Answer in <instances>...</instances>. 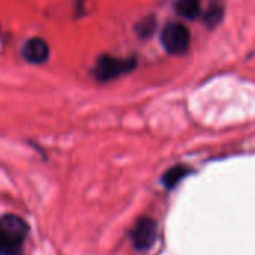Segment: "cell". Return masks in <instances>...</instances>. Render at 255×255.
Listing matches in <instances>:
<instances>
[{"label":"cell","instance_id":"6da1fadb","mask_svg":"<svg viewBox=\"0 0 255 255\" xmlns=\"http://www.w3.org/2000/svg\"><path fill=\"white\" fill-rule=\"evenodd\" d=\"M29 234L27 222L15 215L0 218V255H21Z\"/></svg>","mask_w":255,"mask_h":255},{"label":"cell","instance_id":"7a4b0ae2","mask_svg":"<svg viewBox=\"0 0 255 255\" xmlns=\"http://www.w3.org/2000/svg\"><path fill=\"white\" fill-rule=\"evenodd\" d=\"M161 44L170 54L179 56L186 53L191 44V35L188 27L177 21L165 24V27L161 32Z\"/></svg>","mask_w":255,"mask_h":255},{"label":"cell","instance_id":"3957f363","mask_svg":"<svg viewBox=\"0 0 255 255\" xmlns=\"http://www.w3.org/2000/svg\"><path fill=\"white\" fill-rule=\"evenodd\" d=\"M135 57L117 59L113 56H101L93 68V75L99 81H110L132 71L135 68Z\"/></svg>","mask_w":255,"mask_h":255},{"label":"cell","instance_id":"277c9868","mask_svg":"<svg viewBox=\"0 0 255 255\" xmlns=\"http://www.w3.org/2000/svg\"><path fill=\"white\" fill-rule=\"evenodd\" d=\"M156 234H158V225H156L155 219L141 216L134 224L132 231H131L132 245L138 251H147L155 243Z\"/></svg>","mask_w":255,"mask_h":255},{"label":"cell","instance_id":"5b68a950","mask_svg":"<svg viewBox=\"0 0 255 255\" xmlns=\"http://www.w3.org/2000/svg\"><path fill=\"white\" fill-rule=\"evenodd\" d=\"M21 54H23V57L29 63L39 65V63H44V62L48 60L50 48H48V44L44 39H41V38H32V39L26 41V44L23 45Z\"/></svg>","mask_w":255,"mask_h":255},{"label":"cell","instance_id":"8992f818","mask_svg":"<svg viewBox=\"0 0 255 255\" xmlns=\"http://www.w3.org/2000/svg\"><path fill=\"white\" fill-rule=\"evenodd\" d=\"M200 0H176V12L188 20H195L200 15Z\"/></svg>","mask_w":255,"mask_h":255},{"label":"cell","instance_id":"52a82bcc","mask_svg":"<svg viewBox=\"0 0 255 255\" xmlns=\"http://www.w3.org/2000/svg\"><path fill=\"white\" fill-rule=\"evenodd\" d=\"M189 173V168L188 167H183V165H176V167H171L168 168L164 174H162V185L168 189L174 188L179 182H182Z\"/></svg>","mask_w":255,"mask_h":255},{"label":"cell","instance_id":"ba28073f","mask_svg":"<svg viewBox=\"0 0 255 255\" xmlns=\"http://www.w3.org/2000/svg\"><path fill=\"white\" fill-rule=\"evenodd\" d=\"M222 15H224V6H222L219 2H212V3L209 5V8L206 9L204 23H206L209 27H215V26L222 20Z\"/></svg>","mask_w":255,"mask_h":255},{"label":"cell","instance_id":"9c48e42d","mask_svg":"<svg viewBox=\"0 0 255 255\" xmlns=\"http://www.w3.org/2000/svg\"><path fill=\"white\" fill-rule=\"evenodd\" d=\"M155 27H156V21L153 17H147V18H143L138 24H137V33L141 36V38H147L150 36L153 32H155Z\"/></svg>","mask_w":255,"mask_h":255}]
</instances>
